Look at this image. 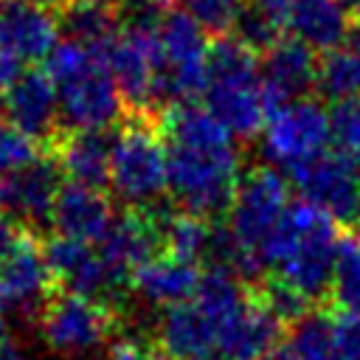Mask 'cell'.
I'll return each instance as SVG.
<instances>
[{"label": "cell", "mask_w": 360, "mask_h": 360, "mask_svg": "<svg viewBox=\"0 0 360 360\" xmlns=\"http://www.w3.org/2000/svg\"><path fill=\"white\" fill-rule=\"evenodd\" d=\"M158 127L166 141L169 197L202 219L228 217L242 177L233 135L197 104L166 110Z\"/></svg>", "instance_id": "1"}, {"label": "cell", "mask_w": 360, "mask_h": 360, "mask_svg": "<svg viewBox=\"0 0 360 360\" xmlns=\"http://www.w3.org/2000/svg\"><path fill=\"white\" fill-rule=\"evenodd\" d=\"M340 239L343 233L335 219L307 200H295L264 242L262 264L264 270H273V278L284 281L312 304L329 295Z\"/></svg>", "instance_id": "2"}, {"label": "cell", "mask_w": 360, "mask_h": 360, "mask_svg": "<svg viewBox=\"0 0 360 360\" xmlns=\"http://www.w3.org/2000/svg\"><path fill=\"white\" fill-rule=\"evenodd\" d=\"M202 101L233 138L259 135L267 118L287 104L262 82L256 51L242 45L236 37H219L211 42Z\"/></svg>", "instance_id": "3"}, {"label": "cell", "mask_w": 360, "mask_h": 360, "mask_svg": "<svg viewBox=\"0 0 360 360\" xmlns=\"http://www.w3.org/2000/svg\"><path fill=\"white\" fill-rule=\"evenodd\" d=\"M48 76L56 84L62 129H110L127 107L104 62L101 48L59 42L48 56Z\"/></svg>", "instance_id": "4"}, {"label": "cell", "mask_w": 360, "mask_h": 360, "mask_svg": "<svg viewBox=\"0 0 360 360\" xmlns=\"http://www.w3.org/2000/svg\"><path fill=\"white\" fill-rule=\"evenodd\" d=\"M110 188L129 211H152L169 194L166 141L149 118H135L115 135Z\"/></svg>", "instance_id": "5"}, {"label": "cell", "mask_w": 360, "mask_h": 360, "mask_svg": "<svg viewBox=\"0 0 360 360\" xmlns=\"http://www.w3.org/2000/svg\"><path fill=\"white\" fill-rule=\"evenodd\" d=\"M287 205L290 188L284 174L273 166H253L236 183V194L228 211V228L262 262V248L281 222Z\"/></svg>", "instance_id": "6"}, {"label": "cell", "mask_w": 360, "mask_h": 360, "mask_svg": "<svg viewBox=\"0 0 360 360\" xmlns=\"http://www.w3.org/2000/svg\"><path fill=\"white\" fill-rule=\"evenodd\" d=\"M329 110L315 98H298L281 104L262 129V152L270 163L287 172L329 152Z\"/></svg>", "instance_id": "7"}, {"label": "cell", "mask_w": 360, "mask_h": 360, "mask_svg": "<svg viewBox=\"0 0 360 360\" xmlns=\"http://www.w3.org/2000/svg\"><path fill=\"white\" fill-rule=\"evenodd\" d=\"M112 329L115 312L110 304L73 292H53L39 315V332L45 343L65 357L96 352L110 340Z\"/></svg>", "instance_id": "8"}, {"label": "cell", "mask_w": 360, "mask_h": 360, "mask_svg": "<svg viewBox=\"0 0 360 360\" xmlns=\"http://www.w3.org/2000/svg\"><path fill=\"white\" fill-rule=\"evenodd\" d=\"M42 248H45V259L51 264L53 281L65 292L96 298L112 307V298H118L129 287V276L121 273L93 242L53 236Z\"/></svg>", "instance_id": "9"}, {"label": "cell", "mask_w": 360, "mask_h": 360, "mask_svg": "<svg viewBox=\"0 0 360 360\" xmlns=\"http://www.w3.org/2000/svg\"><path fill=\"white\" fill-rule=\"evenodd\" d=\"M301 200L346 228H360V169L343 155L323 152L290 172Z\"/></svg>", "instance_id": "10"}, {"label": "cell", "mask_w": 360, "mask_h": 360, "mask_svg": "<svg viewBox=\"0 0 360 360\" xmlns=\"http://www.w3.org/2000/svg\"><path fill=\"white\" fill-rule=\"evenodd\" d=\"M65 186V172L53 152L39 155L34 163L0 177V214L22 231L37 233L51 225L56 197Z\"/></svg>", "instance_id": "11"}, {"label": "cell", "mask_w": 360, "mask_h": 360, "mask_svg": "<svg viewBox=\"0 0 360 360\" xmlns=\"http://www.w3.org/2000/svg\"><path fill=\"white\" fill-rule=\"evenodd\" d=\"M53 287L56 281L45 259V248L39 245L37 233L25 231L0 264V309L39 321Z\"/></svg>", "instance_id": "12"}, {"label": "cell", "mask_w": 360, "mask_h": 360, "mask_svg": "<svg viewBox=\"0 0 360 360\" xmlns=\"http://www.w3.org/2000/svg\"><path fill=\"white\" fill-rule=\"evenodd\" d=\"M104 62L118 84V93L132 112L152 110V90L160 68L158 34L121 31L110 45L101 48Z\"/></svg>", "instance_id": "13"}, {"label": "cell", "mask_w": 360, "mask_h": 360, "mask_svg": "<svg viewBox=\"0 0 360 360\" xmlns=\"http://www.w3.org/2000/svg\"><path fill=\"white\" fill-rule=\"evenodd\" d=\"M56 6L45 0H0V51L20 62H42L59 45Z\"/></svg>", "instance_id": "14"}, {"label": "cell", "mask_w": 360, "mask_h": 360, "mask_svg": "<svg viewBox=\"0 0 360 360\" xmlns=\"http://www.w3.org/2000/svg\"><path fill=\"white\" fill-rule=\"evenodd\" d=\"M6 118L31 135L39 146H53L62 129L59 96L48 70H22V76L3 93Z\"/></svg>", "instance_id": "15"}, {"label": "cell", "mask_w": 360, "mask_h": 360, "mask_svg": "<svg viewBox=\"0 0 360 360\" xmlns=\"http://www.w3.org/2000/svg\"><path fill=\"white\" fill-rule=\"evenodd\" d=\"M284 326L287 323L259 298V292H253L248 304L222 323L217 354L222 360H264L273 349L281 346L278 340Z\"/></svg>", "instance_id": "16"}, {"label": "cell", "mask_w": 360, "mask_h": 360, "mask_svg": "<svg viewBox=\"0 0 360 360\" xmlns=\"http://www.w3.org/2000/svg\"><path fill=\"white\" fill-rule=\"evenodd\" d=\"M112 222H115V211H112L110 197L101 188L79 186L70 180L62 186L56 205H53V217H51L56 236L82 239V242L96 245L107 236Z\"/></svg>", "instance_id": "17"}, {"label": "cell", "mask_w": 360, "mask_h": 360, "mask_svg": "<svg viewBox=\"0 0 360 360\" xmlns=\"http://www.w3.org/2000/svg\"><path fill=\"white\" fill-rule=\"evenodd\" d=\"M202 270L197 267V262H186L169 253H158L155 259L143 262L132 278H129V290L149 307H177L186 304L197 295Z\"/></svg>", "instance_id": "18"}, {"label": "cell", "mask_w": 360, "mask_h": 360, "mask_svg": "<svg viewBox=\"0 0 360 360\" xmlns=\"http://www.w3.org/2000/svg\"><path fill=\"white\" fill-rule=\"evenodd\" d=\"M318 62L321 59L312 48H307L292 37H281L276 45L264 51L259 62L262 82L281 101L309 98V93L318 87Z\"/></svg>", "instance_id": "19"}, {"label": "cell", "mask_w": 360, "mask_h": 360, "mask_svg": "<svg viewBox=\"0 0 360 360\" xmlns=\"http://www.w3.org/2000/svg\"><path fill=\"white\" fill-rule=\"evenodd\" d=\"M352 25L354 20L346 0H295L284 22L290 37L315 53H329L346 45Z\"/></svg>", "instance_id": "20"}, {"label": "cell", "mask_w": 360, "mask_h": 360, "mask_svg": "<svg viewBox=\"0 0 360 360\" xmlns=\"http://www.w3.org/2000/svg\"><path fill=\"white\" fill-rule=\"evenodd\" d=\"M112 141L107 129H70L56 138L51 152L59 158V166L70 183L104 188L110 183Z\"/></svg>", "instance_id": "21"}, {"label": "cell", "mask_w": 360, "mask_h": 360, "mask_svg": "<svg viewBox=\"0 0 360 360\" xmlns=\"http://www.w3.org/2000/svg\"><path fill=\"white\" fill-rule=\"evenodd\" d=\"M172 360H191L217 354V323L211 315L191 298L186 304L163 309L158 321V340H155Z\"/></svg>", "instance_id": "22"}, {"label": "cell", "mask_w": 360, "mask_h": 360, "mask_svg": "<svg viewBox=\"0 0 360 360\" xmlns=\"http://www.w3.org/2000/svg\"><path fill=\"white\" fill-rule=\"evenodd\" d=\"M56 20H59V34H65V39L87 48H104L121 34L118 11L110 3L70 0L56 6Z\"/></svg>", "instance_id": "23"}, {"label": "cell", "mask_w": 360, "mask_h": 360, "mask_svg": "<svg viewBox=\"0 0 360 360\" xmlns=\"http://www.w3.org/2000/svg\"><path fill=\"white\" fill-rule=\"evenodd\" d=\"M160 236H163V253L186 262H200L208 259L214 222L188 211H172L160 217Z\"/></svg>", "instance_id": "24"}, {"label": "cell", "mask_w": 360, "mask_h": 360, "mask_svg": "<svg viewBox=\"0 0 360 360\" xmlns=\"http://www.w3.org/2000/svg\"><path fill=\"white\" fill-rule=\"evenodd\" d=\"M284 349L290 360H340L332 335V312L309 309L295 323H290Z\"/></svg>", "instance_id": "25"}, {"label": "cell", "mask_w": 360, "mask_h": 360, "mask_svg": "<svg viewBox=\"0 0 360 360\" xmlns=\"http://www.w3.org/2000/svg\"><path fill=\"white\" fill-rule=\"evenodd\" d=\"M323 98L343 101L360 96V51L352 45H340L321 56L318 62V87Z\"/></svg>", "instance_id": "26"}, {"label": "cell", "mask_w": 360, "mask_h": 360, "mask_svg": "<svg viewBox=\"0 0 360 360\" xmlns=\"http://www.w3.org/2000/svg\"><path fill=\"white\" fill-rule=\"evenodd\" d=\"M329 298H332L335 309L360 312V236L343 233Z\"/></svg>", "instance_id": "27"}, {"label": "cell", "mask_w": 360, "mask_h": 360, "mask_svg": "<svg viewBox=\"0 0 360 360\" xmlns=\"http://www.w3.org/2000/svg\"><path fill=\"white\" fill-rule=\"evenodd\" d=\"M329 138L332 149L360 169V96L329 107Z\"/></svg>", "instance_id": "28"}, {"label": "cell", "mask_w": 360, "mask_h": 360, "mask_svg": "<svg viewBox=\"0 0 360 360\" xmlns=\"http://www.w3.org/2000/svg\"><path fill=\"white\" fill-rule=\"evenodd\" d=\"M281 22L278 20H273L270 14H264L259 6H253L250 0H245L242 3V8H239V14H236V20H233V37L242 42V45H248L250 51H267L270 45H276L278 39H281Z\"/></svg>", "instance_id": "29"}, {"label": "cell", "mask_w": 360, "mask_h": 360, "mask_svg": "<svg viewBox=\"0 0 360 360\" xmlns=\"http://www.w3.org/2000/svg\"><path fill=\"white\" fill-rule=\"evenodd\" d=\"M39 158V143L14 127L8 118H0V177L34 163Z\"/></svg>", "instance_id": "30"}, {"label": "cell", "mask_w": 360, "mask_h": 360, "mask_svg": "<svg viewBox=\"0 0 360 360\" xmlns=\"http://www.w3.org/2000/svg\"><path fill=\"white\" fill-rule=\"evenodd\" d=\"M245 0H180V8L194 17L208 34H225L233 28Z\"/></svg>", "instance_id": "31"}, {"label": "cell", "mask_w": 360, "mask_h": 360, "mask_svg": "<svg viewBox=\"0 0 360 360\" xmlns=\"http://www.w3.org/2000/svg\"><path fill=\"white\" fill-rule=\"evenodd\" d=\"M121 31H143L158 34L163 17L169 14L166 0H118L115 3Z\"/></svg>", "instance_id": "32"}, {"label": "cell", "mask_w": 360, "mask_h": 360, "mask_svg": "<svg viewBox=\"0 0 360 360\" xmlns=\"http://www.w3.org/2000/svg\"><path fill=\"white\" fill-rule=\"evenodd\" d=\"M332 335L340 360H360V312L332 309Z\"/></svg>", "instance_id": "33"}, {"label": "cell", "mask_w": 360, "mask_h": 360, "mask_svg": "<svg viewBox=\"0 0 360 360\" xmlns=\"http://www.w3.org/2000/svg\"><path fill=\"white\" fill-rule=\"evenodd\" d=\"M107 360H172L158 343L141 340V338H124L112 343Z\"/></svg>", "instance_id": "34"}, {"label": "cell", "mask_w": 360, "mask_h": 360, "mask_svg": "<svg viewBox=\"0 0 360 360\" xmlns=\"http://www.w3.org/2000/svg\"><path fill=\"white\" fill-rule=\"evenodd\" d=\"M22 233H25V231H22L17 222H11L8 217L0 214V264H3V259L14 250V245L22 239Z\"/></svg>", "instance_id": "35"}, {"label": "cell", "mask_w": 360, "mask_h": 360, "mask_svg": "<svg viewBox=\"0 0 360 360\" xmlns=\"http://www.w3.org/2000/svg\"><path fill=\"white\" fill-rule=\"evenodd\" d=\"M22 76V62L6 51H0V96Z\"/></svg>", "instance_id": "36"}, {"label": "cell", "mask_w": 360, "mask_h": 360, "mask_svg": "<svg viewBox=\"0 0 360 360\" xmlns=\"http://www.w3.org/2000/svg\"><path fill=\"white\" fill-rule=\"evenodd\" d=\"M0 360H25V354H22V349L17 346V343H11V340H0Z\"/></svg>", "instance_id": "37"}, {"label": "cell", "mask_w": 360, "mask_h": 360, "mask_svg": "<svg viewBox=\"0 0 360 360\" xmlns=\"http://www.w3.org/2000/svg\"><path fill=\"white\" fill-rule=\"evenodd\" d=\"M346 6H349V11H352L354 25H360V0H346Z\"/></svg>", "instance_id": "38"}, {"label": "cell", "mask_w": 360, "mask_h": 360, "mask_svg": "<svg viewBox=\"0 0 360 360\" xmlns=\"http://www.w3.org/2000/svg\"><path fill=\"white\" fill-rule=\"evenodd\" d=\"M264 360H290V354H287V349H284V343H281V346H278V349H273Z\"/></svg>", "instance_id": "39"}, {"label": "cell", "mask_w": 360, "mask_h": 360, "mask_svg": "<svg viewBox=\"0 0 360 360\" xmlns=\"http://www.w3.org/2000/svg\"><path fill=\"white\" fill-rule=\"evenodd\" d=\"M45 3H51V6H62V3H70V0H45ZM96 3H110V6H115L118 0H96Z\"/></svg>", "instance_id": "40"}, {"label": "cell", "mask_w": 360, "mask_h": 360, "mask_svg": "<svg viewBox=\"0 0 360 360\" xmlns=\"http://www.w3.org/2000/svg\"><path fill=\"white\" fill-rule=\"evenodd\" d=\"M3 329H6V312L0 309V340H3Z\"/></svg>", "instance_id": "41"}, {"label": "cell", "mask_w": 360, "mask_h": 360, "mask_svg": "<svg viewBox=\"0 0 360 360\" xmlns=\"http://www.w3.org/2000/svg\"><path fill=\"white\" fill-rule=\"evenodd\" d=\"M191 360H217L214 354H205V357H191Z\"/></svg>", "instance_id": "42"}, {"label": "cell", "mask_w": 360, "mask_h": 360, "mask_svg": "<svg viewBox=\"0 0 360 360\" xmlns=\"http://www.w3.org/2000/svg\"><path fill=\"white\" fill-rule=\"evenodd\" d=\"M357 236H360V233H357Z\"/></svg>", "instance_id": "43"}]
</instances>
